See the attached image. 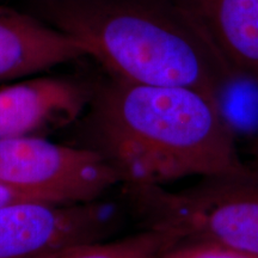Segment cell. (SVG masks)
I'll return each instance as SVG.
<instances>
[{
    "mask_svg": "<svg viewBox=\"0 0 258 258\" xmlns=\"http://www.w3.org/2000/svg\"><path fill=\"white\" fill-rule=\"evenodd\" d=\"M93 148L122 184L166 185L185 177L246 172L222 102L185 86L116 77L93 86L88 109Z\"/></svg>",
    "mask_w": 258,
    "mask_h": 258,
    "instance_id": "obj_1",
    "label": "cell"
},
{
    "mask_svg": "<svg viewBox=\"0 0 258 258\" xmlns=\"http://www.w3.org/2000/svg\"><path fill=\"white\" fill-rule=\"evenodd\" d=\"M36 9L109 76L192 88L222 102L232 78L173 0H36Z\"/></svg>",
    "mask_w": 258,
    "mask_h": 258,
    "instance_id": "obj_2",
    "label": "cell"
},
{
    "mask_svg": "<svg viewBox=\"0 0 258 258\" xmlns=\"http://www.w3.org/2000/svg\"><path fill=\"white\" fill-rule=\"evenodd\" d=\"M122 186L123 205L140 228L258 253V170L206 177L180 190Z\"/></svg>",
    "mask_w": 258,
    "mask_h": 258,
    "instance_id": "obj_3",
    "label": "cell"
},
{
    "mask_svg": "<svg viewBox=\"0 0 258 258\" xmlns=\"http://www.w3.org/2000/svg\"><path fill=\"white\" fill-rule=\"evenodd\" d=\"M0 182L50 202H89L122 184L93 147L56 144L40 135L0 140Z\"/></svg>",
    "mask_w": 258,
    "mask_h": 258,
    "instance_id": "obj_4",
    "label": "cell"
},
{
    "mask_svg": "<svg viewBox=\"0 0 258 258\" xmlns=\"http://www.w3.org/2000/svg\"><path fill=\"white\" fill-rule=\"evenodd\" d=\"M121 205L27 200L0 207V258H41L69 245L110 239Z\"/></svg>",
    "mask_w": 258,
    "mask_h": 258,
    "instance_id": "obj_5",
    "label": "cell"
},
{
    "mask_svg": "<svg viewBox=\"0 0 258 258\" xmlns=\"http://www.w3.org/2000/svg\"><path fill=\"white\" fill-rule=\"evenodd\" d=\"M93 86L79 79L32 76L0 85V140L72 124L89 109Z\"/></svg>",
    "mask_w": 258,
    "mask_h": 258,
    "instance_id": "obj_6",
    "label": "cell"
},
{
    "mask_svg": "<svg viewBox=\"0 0 258 258\" xmlns=\"http://www.w3.org/2000/svg\"><path fill=\"white\" fill-rule=\"evenodd\" d=\"M232 79L258 85V0H173Z\"/></svg>",
    "mask_w": 258,
    "mask_h": 258,
    "instance_id": "obj_7",
    "label": "cell"
},
{
    "mask_svg": "<svg viewBox=\"0 0 258 258\" xmlns=\"http://www.w3.org/2000/svg\"><path fill=\"white\" fill-rule=\"evenodd\" d=\"M88 56L78 41L35 16L0 5V85Z\"/></svg>",
    "mask_w": 258,
    "mask_h": 258,
    "instance_id": "obj_8",
    "label": "cell"
},
{
    "mask_svg": "<svg viewBox=\"0 0 258 258\" xmlns=\"http://www.w3.org/2000/svg\"><path fill=\"white\" fill-rule=\"evenodd\" d=\"M179 243L175 235L151 228L117 239L80 243L61 247L41 258H160Z\"/></svg>",
    "mask_w": 258,
    "mask_h": 258,
    "instance_id": "obj_9",
    "label": "cell"
},
{
    "mask_svg": "<svg viewBox=\"0 0 258 258\" xmlns=\"http://www.w3.org/2000/svg\"><path fill=\"white\" fill-rule=\"evenodd\" d=\"M160 258H258V253L205 241H180Z\"/></svg>",
    "mask_w": 258,
    "mask_h": 258,
    "instance_id": "obj_10",
    "label": "cell"
},
{
    "mask_svg": "<svg viewBox=\"0 0 258 258\" xmlns=\"http://www.w3.org/2000/svg\"><path fill=\"white\" fill-rule=\"evenodd\" d=\"M27 200H36V201H44L37 196L32 195V194L22 191V190L12 188L0 182V207L2 206L9 205L12 202L18 201H27ZM50 202V201H49Z\"/></svg>",
    "mask_w": 258,
    "mask_h": 258,
    "instance_id": "obj_11",
    "label": "cell"
},
{
    "mask_svg": "<svg viewBox=\"0 0 258 258\" xmlns=\"http://www.w3.org/2000/svg\"><path fill=\"white\" fill-rule=\"evenodd\" d=\"M250 152H251V157H252V165L254 169L258 170V134L253 138L252 144H251L250 147Z\"/></svg>",
    "mask_w": 258,
    "mask_h": 258,
    "instance_id": "obj_12",
    "label": "cell"
},
{
    "mask_svg": "<svg viewBox=\"0 0 258 258\" xmlns=\"http://www.w3.org/2000/svg\"><path fill=\"white\" fill-rule=\"evenodd\" d=\"M35 2H36V0H35Z\"/></svg>",
    "mask_w": 258,
    "mask_h": 258,
    "instance_id": "obj_13",
    "label": "cell"
}]
</instances>
